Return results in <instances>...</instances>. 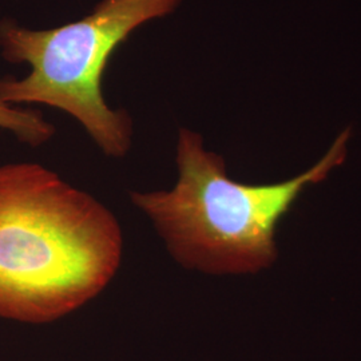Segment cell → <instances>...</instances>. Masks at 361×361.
<instances>
[{
	"instance_id": "cell-3",
	"label": "cell",
	"mask_w": 361,
	"mask_h": 361,
	"mask_svg": "<svg viewBox=\"0 0 361 361\" xmlns=\"http://www.w3.org/2000/svg\"><path fill=\"white\" fill-rule=\"evenodd\" d=\"M180 0H101L87 16L51 30L0 22V49L10 63H28L23 79H0V101L47 104L75 118L109 157L129 152L133 121L113 110L102 91L116 47L145 23L177 10Z\"/></svg>"
},
{
	"instance_id": "cell-4",
	"label": "cell",
	"mask_w": 361,
	"mask_h": 361,
	"mask_svg": "<svg viewBox=\"0 0 361 361\" xmlns=\"http://www.w3.org/2000/svg\"><path fill=\"white\" fill-rule=\"evenodd\" d=\"M0 129L8 130L30 146L49 142L55 134V128L44 119L39 110L15 107L0 101Z\"/></svg>"
},
{
	"instance_id": "cell-2",
	"label": "cell",
	"mask_w": 361,
	"mask_h": 361,
	"mask_svg": "<svg viewBox=\"0 0 361 361\" xmlns=\"http://www.w3.org/2000/svg\"><path fill=\"white\" fill-rule=\"evenodd\" d=\"M349 133L343 131L301 176L271 185H245L228 177L222 157L207 152L200 134L180 129L176 186L130 197L153 221L182 267L212 274L256 273L276 261L279 224L301 194L344 162Z\"/></svg>"
},
{
	"instance_id": "cell-1",
	"label": "cell",
	"mask_w": 361,
	"mask_h": 361,
	"mask_svg": "<svg viewBox=\"0 0 361 361\" xmlns=\"http://www.w3.org/2000/svg\"><path fill=\"white\" fill-rule=\"evenodd\" d=\"M116 216L38 164L0 166V317L52 323L98 296L121 265Z\"/></svg>"
}]
</instances>
